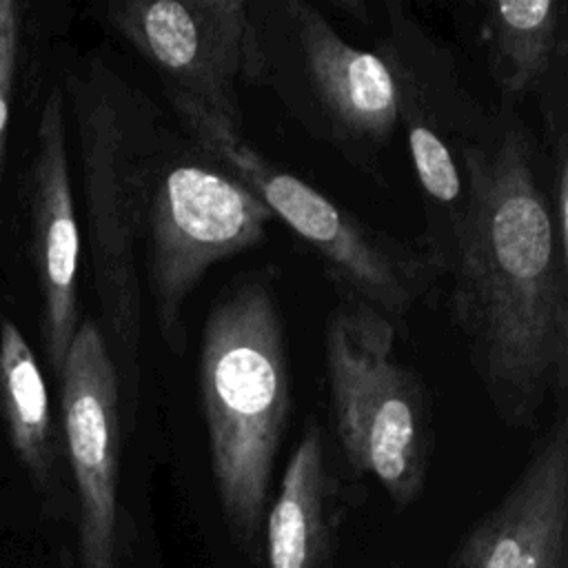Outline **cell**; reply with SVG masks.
Here are the masks:
<instances>
[{
  "label": "cell",
  "mask_w": 568,
  "mask_h": 568,
  "mask_svg": "<svg viewBox=\"0 0 568 568\" xmlns=\"http://www.w3.org/2000/svg\"><path fill=\"white\" fill-rule=\"evenodd\" d=\"M568 410L557 406L506 495L464 535L448 568H564Z\"/></svg>",
  "instance_id": "obj_12"
},
{
  "label": "cell",
  "mask_w": 568,
  "mask_h": 568,
  "mask_svg": "<svg viewBox=\"0 0 568 568\" xmlns=\"http://www.w3.org/2000/svg\"><path fill=\"white\" fill-rule=\"evenodd\" d=\"M64 113V93L60 87H51L40 106L29 173L31 242L42 297L40 333L55 377L62 373L69 346L82 322L78 313L80 229L71 191Z\"/></svg>",
  "instance_id": "obj_11"
},
{
  "label": "cell",
  "mask_w": 568,
  "mask_h": 568,
  "mask_svg": "<svg viewBox=\"0 0 568 568\" xmlns=\"http://www.w3.org/2000/svg\"><path fill=\"white\" fill-rule=\"evenodd\" d=\"M64 446L80 508L82 568H118L122 399L95 320H82L60 373Z\"/></svg>",
  "instance_id": "obj_10"
},
{
  "label": "cell",
  "mask_w": 568,
  "mask_h": 568,
  "mask_svg": "<svg viewBox=\"0 0 568 568\" xmlns=\"http://www.w3.org/2000/svg\"><path fill=\"white\" fill-rule=\"evenodd\" d=\"M0 417L9 444L38 486H47L55 466V430L40 364L11 322H0Z\"/></svg>",
  "instance_id": "obj_15"
},
{
  "label": "cell",
  "mask_w": 568,
  "mask_h": 568,
  "mask_svg": "<svg viewBox=\"0 0 568 568\" xmlns=\"http://www.w3.org/2000/svg\"><path fill=\"white\" fill-rule=\"evenodd\" d=\"M197 395L224 519L257 559L291 415L286 320L268 271L237 275L211 304L200 339Z\"/></svg>",
  "instance_id": "obj_3"
},
{
  "label": "cell",
  "mask_w": 568,
  "mask_h": 568,
  "mask_svg": "<svg viewBox=\"0 0 568 568\" xmlns=\"http://www.w3.org/2000/svg\"><path fill=\"white\" fill-rule=\"evenodd\" d=\"M248 13L253 87H266L313 140L384 184V155L399 126L377 51L344 40L308 0H248Z\"/></svg>",
  "instance_id": "obj_5"
},
{
  "label": "cell",
  "mask_w": 568,
  "mask_h": 568,
  "mask_svg": "<svg viewBox=\"0 0 568 568\" xmlns=\"http://www.w3.org/2000/svg\"><path fill=\"white\" fill-rule=\"evenodd\" d=\"M93 13L153 71L175 120L242 135L240 91L255 71L248 0H106Z\"/></svg>",
  "instance_id": "obj_9"
},
{
  "label": "cell",
  "mask_w": 568,
  "mask_h": 568,
  "mask_svg": "<svg viewBox=\"0 0 568 568\" xmlns=\"http://www.w3.org/2000/svg\"><path fill=\"white\" fill-rule=\"evenodd\" d=\"M328 493L324 430L315 419H308L264 519L268 568L326 566Z\"/></svg>",
  "instance_id": "obj_14"
},
{
  "label": "cell",
  "mask_w": 568,
  "mask_h": 568,
  "mask_svg": "<svg viewBox=\"0 0 568 568\" xmlns=\"http://www.w3.org/2000/svg\"><path fill=\"white\" fill-rule=\"evenodd\" d=\"M62 93L78 135L98 326L115 366L122 417L133 426L142 390L146 169L162 109L100 53L67 71Z\"/></svg>",
  "instance_id": "obj_2"
},
{
  "label": "cell",
  "mask_w": 568,
  "mask_h": 568,
  "mask_svg": "<svg viewBox=\"0 0 568 568\" xmlns=\"http://www.w3.org/2000/svg\"><path fill=\"white\" fill-rule=\"evenodd\" d=\"M397 331L377 313L335 304L324 324V364L335 433L348 466L373 475L397 508L417 501L435 448L433 397L397 359Z\"/></svg>",
  "instance_id": "obj_6"
},
{
  "label": "cell",
  "mask_w": 568,
  "mask_h": 568,
  "mask_svg": "<svg viewBox=\"0 0 568 568\" xmlns=\"http://www.w3.org/2000/svg\"><path fill=\"white\" fill-rule=\"evenodd\" d=\"M468 11L501 104L537 100L568 78V0H475Z\"/></svg>",
  "instance_id": "obj_13"
},
{
  "label": "cell",
  "mask_w": 568,
  "mask_h": 568,
  "mask_svg": "<svg viewBox=\"0 0 568 568\" xmlns=\"http://www.w3.org/2000/svg\"><path fill=\"white\" fill-rule=\"evenodd\" d=\"M397 100L424 211V255L446 275L464 204L459 153L490 122V111L464 84L455 53L402 0L373 2L366 24Z\"/></svg>",
  "instance_id": "obj_8"
},
{
  "label": "cell",
  "mask_w": 568,
  "mask_h": 568,
  "mask_svg": "<svg viewBox=\"0 0 568 568\" xmlns=\"http://www.w3.org/2000/svg\"><path fill=\"white\" fill-rule=\"evenodd\" d=\"M22 36V4L16 0H0V178L7 153L11 98L18 73Z\"/></svg>",
  "instance_id": "obj_16"
},
{
  "label": "cell",
  "mask_w": 568,
  "mask_h": 568,
  "mask_svg": "<svg viewBox=\"0 0 568 568\" xmlns=\"http://www.w3.org/2000/svg\"><path fill=\"white\" fill-rule=\"evenodd\" d=\"M268 206L164 113L146 169L140 275L162 344L186 353L184 308L206 271L251 251L273 222Z\"/></svg>",
  "instance_id": "obj_4"
},
{
  "label": "cell",
  "mask_w": 568,
  "mask_h": 568,
  "mask_svg": "<svg viewBox=\"0 0 568 568\" xmlns=\"http://www.w3.org/2000/svg\"><path fill=\"white\" fill-rule=\"evenodd\" d=\"M459 162L448 308L495 415L532 428L548 399L566 404L568 388V248L552 222L541 146L517 106L499 104Z\"/></svg>",
  "instance_id": "obj_1"
},
{
  "label": "cell",
  "mask_w": 568,
  "mask_h": 568,
  "mask_svg": "<svg viewBox=\"0 0 568 568\" xmlns=\"http://www.w3.org/2000/svg\"><path fill=\"white\" fill-rule=\"evenodd\" d=\"M175 124L242 180L315 253L337 304L384 317L399 333L439 280L422 248L373 226L302 178L280 169L244 135L200 120Z\"/></svg>",
  "instance_id": "obj_7"
}]
</instances>
